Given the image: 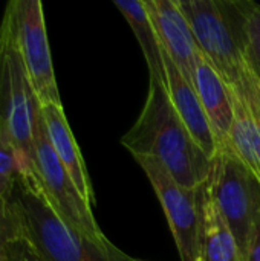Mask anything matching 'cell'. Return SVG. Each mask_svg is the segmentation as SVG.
<instances>
[{
	"instance_id": "cell-1",
	"label": "cell",
	"mask_w": 260,
	"mask_h": 261,
	"mask_svg": "<svg viewBox=\"0 0 260 261\" xmlns=\"http://www.w3.org/2000/svg\"><path fill=\"white\" fill-rule=\"evenodd\" d=\"M121 144L133 158L159 161L185 188H201L210 177L213 159L193 139L172 104L167 84L158 78L149 76L143 110Z\"/></svg>"
},
{
	"instance_id": "cell-2",
	"label": "cell",
	"mask_w": 260,
	"mask_h": 261,
	"mask_svg": "<svg viewBox=\"0 0 260 261\" xmlns=\"http://www.w3.org/2000/svg\"><path fill=\"white\" fill-rule=\"evenodd\" d=\"M11 202L21 222L23 239L40 261H143L130 257L110 240H90L66 225L48 202L31 170L20 173Z\"/></svg>"
},
{
	"instance_id": "cell-3",
	"label": "cell",
	"mask_w": 260,
	"mask_h": 261,
	"mask_svg": "<svg viewBox=\"0 0 260 261\" xmlns=\"http://www.w3.org/2000/svg\"><path fill=\"white\" fill-rule=\"evenodd\" d=\"M201 52L227 84L239 81L248 57L245 0H178Z\"/></svg>"
},
{
	"instance_id": "cell-4",
	"label": "cell",
	"mask_w": 260,
	"mask_h": 261,
	"mask_svg": "<svg viewBox=\"0 0 260 261\" xmlns=\"http://www.w3.org/2000/svg\"><path fill=\"white\" fill-rule=\"evenodd\" d=\"M40 101L8 21L0 23V136L8 139L28 170L34 171L32 141Z\"/></svg>"
},
{
	"instance_id": "cell-5",
	"label": "cell",
	"mask_w": 260,
	"mask_h": 261,
	"mask_svg": "<svg viewBox=\"0 0 260 261\" xmlns=\"http://www.w3.org/2000/svg\"><path fill=\"white\" fill-rule=\"evenodd\" d=\"M244 257L247 258L260 225V184L231 145L221 147L213 158L207 180Z\"/></svg>"
},
{
	"instance_id": "cell-6",
	"label": "cell",
	"mask_w": 260,
	"mask_h": 261,
	"mask_svg": "<svg viewBox=\"0 0 260 261\" xmlns=\"http://www.w3.org/2000/svg\"><path fill=\"white\" fill-rule=\"evenodd\" d=\"M32 164L34 174L37 176L48 202L60 216V219L72 229L89 237L90 240L100 243L107 242L109 239L103 234L93 217L92 206L80 194L49 142L41 107L34 128Z\"/></svg>"
},
{
	"instance_id": "cell-7",
	"label": "cell",
	"mask_w": 260,
	"mask_h": 261,
	"mask_svg": "<svg viewBox=\"0 0 260 261\" xmlns=\"http://www.w3.org/2000/svg\"><path fill=\"white\" fill-rule=\"evenodd\" d=\"M133 159L146 173L155 190L181 261H199L202 249V187H182L166 167L153 158L136 156Z\"/></svg>"
},
{
	"instance_id": "cell-8",
	"label": "cell",
	"mask_w": 260,
	"mask_h": 261,
	"mask_svg": "<svg viewBox=\"0 0 260 261\" xmlns=\"http://www.w3.org/2000/svg\"><path fill=\"white\" fill-rule=\"evenodd\" d=\"M3 20L11 26L40 104L63 106L52 66L43 3L40 0H11L5 8Z\"/></svg>"
},
{
	"instance_id": "cell-9",
	"label": "cell",
	"mask_w": 260,
	"mask_h": 261,
	"mask_svg": "<svg viewBox=\"0 0 260 261\" xmlns=\"http://www.w3.org/2000/svg\"><path fill=\"white\" fill-rule=\"evenodd\" d=\"M144 3L162 49L179 72L193 84L196 60L201 49L178 0H144Z\"/></svg>"
},
{
	"instance_id": "cell-10",
	"label": "cell",
	"mask_w": 260,
	"mask_h": 261,
	"mask_svg": "<svg viewBox=\"0 0 260 261\" xmlns=\"http://www.w3.org/2000/svg\"><path fill=\"white\" fill-rule=\"evenodd\" d=\"M193 86L211 124L218 147L230 145V133L234 118L231 92L225 80L202 52H199L196 60Z\"/></svg>"
},
{
	"instance_id": "cell-11",
	"label": "cell",
	"mask_w": 260,
	"mask_h": 261,
	"mask_svg": "<svg viewBox=\"0 0 260 261\" xmlns=\"http://www.w3.org/2000/svg\"><path fill=\"white\" fill-rule=\"evenodd\" d=\"M162 60L167 76V92L175 110L192 133L198 145L213 159L219 150L211 124L199 101L195 86L179 72L172 58L162 49Z\"/></svg>"
},
{
	"instance_id": "cell-12",
	"label": "cell",
	"mask_w": 260,
	"mask_h": 261,
	"mask_svg": "<svg viewBox=\"0 0 260 261\" xmlns=\"http://www.w3.org/2000/svg\"><path fill=\"white\" fill-rule=\"evenodd\" d=\"M41 115H43L49 142L55 154L58 156L60 162L69 173L80 194L84 197V200L90 206H93L95 194H93V188L89 179V173H87L83 154L75 141V136L69 127L63 106L41 104Z\"/></svg>"
},
{
	"instance_id": "cell-13",
	"label": "cell",
	"mask_w": 260,
	"mask_h": 261,
	"mask_svg": "<svg viewBox=\"0 0 260 261\" xmlns=\"http://www.w3.org/2000/svg\"><path fill=\"white\" fill-rule=\"evenodd\" d=\"M202 261H247L210 188L202 185Z\"/></svg>"
},
{
	"instance_id": "cell-14",
	"label": "cell",
	"mask_w": 260,
	"mask_h": 261,
	"mask_svg": "<svg viewBox=\"0 0 260 261\" xmlns=\"http://www.w3.org/2000/svg\"><path fill=\"white\" fill-rule=\"evenodd\" d=\"M113 5L129 23L139 43V47L147 63L149 76L158 78L167 84L166 66L162 60V46L150 20V15L146 9L144 0H115Z\"/></svg>"
},
{
	"instance_id": "cell-15",
	"label": "cell",
	"mask_w": 260,
	"mask_h": 261,
	"mask_svg": "<svg viewBox=\"0 0 260 261\" xmlns=\"http://www.w3.org/2000/svg\"><path fill=\"white\" fill-rule=\"evenodd\" d=\"M228 86L236 87L239 93L242 95L245 106L248 109V113L251 116L260 147V69L253 63L250 54L242 67L239 81L234 84H228Z\"/></svg>"
},
{
	"instance_id": "cell-16",
	"label": "cell",
	"mask_w": 260,
	"mask_h": 261,
	"mask_svg": "<svg viewBox=\"0 0 260 261\" xmlns=\"http://www.w3.org/2000/svg\"><path fill=\"white\" fill-rule=\"evenodd\" d=\"M23 170L28 168L14 145L0 136V197L11 199L17 179Z\"/></svg>"
},
{
	"instance_id": "cell-17",
	"label": "cell",
	"mask_w": 260,
	"mask_h": 261,
	"mask_svg": "<svg viewBox=\"0 0 260 261\" xmlns=\"http://www.w3.org/2000/svg\"><path fill=\"white\" fill-rule=\"evenodd\" d=\"M23 239L21 222L11 199L0 197V261H9L11 246Z\"/></svg>"
},
{
	"instance_id": "cell-18",
	"label": "cell",
	"mask_w": 260,
	"mask_h": 261,
	"mask_svg": "<svg viewBox=\"0 0 260 261\" xmlns=\"http://www.w3.org/2000/svg\"><path fill=\"white\" fill-rule=\"evenodd\" d=\"M245 34L248 54L260 69V5L251 0H245Z\"/></svg>"
},
{
	"instance_id": "cell-19",
	"label": "cell",
	"mask_w": 260,
	"mask_h": 261,
	"mask_svg": "<svg viewBox=\"0 0 260 261\" xmlns=\"http://www.w3.org/2000/svg\"><path fill=\"white\" fill-rule=\"evenodd\" d=\"M9 261H40L31 245L25 240L20 239L15 242L11 249H9Z\"/></svg>"
},
{
	"instance_id": "cell-20",
	"label": "cell",
	"mask_w": 260,
	"mask_h": 261,
	"mask_svg": "<svg viewBox=\"0 0 260 261\" xmlns=\"http://www.w3.org/2000/svg\"><path fill=\"white\" fill-rule=\"evenodd\" d=\"M247 261H260V225L256 231V236H254V240H253V245H251Z\"/></svg>"
},
{
	"instance_id": "cell-21",
	"label": "cell",
	"mask_w": 260,
	"mask_h": 261,
	"mask_svg": "<svg viewBox=\"0 0 260 261\" xmlns=\"http://www.w3.org/2000/svg\"><path fill=\"white\" fill-rule=\"evenodd\" d=\"M199 261H202V258H199Z\"/></svg>"
}]
</instances>
